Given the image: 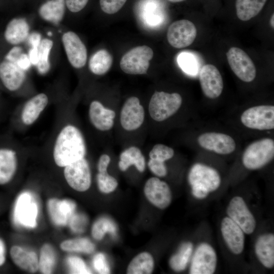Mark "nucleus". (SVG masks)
<instances>
[{
	"label": "nucleus",
	"mask_w": 274,
	"mask_h": 274,
	"mask_svg": "<svg viewBox=\"0 0 274 274\" xmlns=\"http://www.w3.org/2000/svg\"><path fill=\"white\" fill-rule=\"evenodd\" d=\"M200 146L216 153L226 155L232 153L236 144L233 139L229 135L219 132H206L197 139Z\"/></svg>",
	"instance_id": "nucleus-18"
},
{
	"label": "nucleus",
	"mask_w": 274,
	"mask_h": 274,
	"mask_svg": "<svg viewBox=\"0 0 274 274\" xmlns=\"http://www.w3.org/2000/svg\"><path fill=\"white\" fill-rule=\"evenodd\" d=\"M154 261L152 256L148 252H142L135 256L127 268L128 274H149L153 270Z\"/></svg>",
	"instance_id": "nucleus-31"
},
{
	"label": "nucleus",
	"mask_w": 274,
	"mask_h": 274,
	"mask_svg": "<svg viewBox=\"0 0 274 274\" xmlns=\"http://www.w3.org/2000/svg\"><path fill=\"white\" fill-rule=\"evenodd\" d=\"M89 0H65L66 7L72 13H77L83 10Z\"/></svg>",
	"instance_id": "nucleus-44"
},
{
	"label": "nucleus",
	"mask_w": 274,
	"mask_h": 274,
	"mask_svg": "<svg viewBox=\"0 0 274 274\" xmlns=\"http://www.w3.org/2000/svg\"><path fill=\"white\" fill-rule=\"evenodd\" d=\"M17 154L8 147L0 148V185L7 184L14 177L17 167Z\"/></svg>",
	"instance_id": "nucleus-25"
},
{
	"label": "nucleus",
	"mask_w": 274,
	"mask_h": 274,
	"mask_svg": "<svg viewBox=\"0 0 274 274\" xmlns=\"http://www.w3.org/2000/svg\"><path fill=\"white\" fill-rule=\"evenodd\" d=\"M47 35H48V36L51 37L52 35V33L51 31H49V32H48Z\"/></svg>",
	"instance_id": "nucleus-53"
},
{
	"label": "nucleus",
	"mask_w": 274,
	"mask_h": 274,
	"mask_svg": "<svg viewBox=\"0 0 274 274\" xmlns=\"http://www.w3.org/2000/svg\"><path fill=\"white\" fill-rule=\"evenodd\" d=\"M48 212L57 225H64L71 220L76 209L75 203L69 200L50 199L47 203Z\"/></svg>",
	"instance_id": "nucleus-23"
},
{
	"label": "nucleus",
	"mask_w": 274,
	"mask_h": 274,
	"mask_svg": "<svg viewBox=\"0 0 274 274\" xmlns=\"http://www.w3.org/2000/svg\"><path fill=\"white\" fill-rule=\"evenodd\" d=\"M274 157V141L269 138L256 141L245 149L242 157L244 166L247 169L261 168L269 163Z\"/></svg>",
	"instance_id": "nucleus-4"
},
{
	"label": "nucleus",
	"mask_w": 274,
	"mask_h": 274,
	"mask_svg": "<svg viewBox=\"0 0 274 274\" xmlns=\"http://www.w3.org/2000/svg\"><path fill=\"white\" fill-rule=\"evenodd\" d=\"M30 47L38 48L42 40L41 35L37 31L30 33L27 39Z\"/></svg>",
	"instance_id": "nucleus-48"
},
{
	"label": "nucleus",
	"mask_w": 274,
	"mask_h": 274,
	"mask_svg": "<svg viewBox=\"0 0 274 274\" xmlns=\"http://www.w3.org/2000/svg\"><path fill=\"white\" fill-rule=\"evenodd\" d=\"M217 257L216 251L208 243H202L196 248L192 258L189 273L212 274L216 270Z\"/></svg>",
	"instance_id": "nucleus-12"
},
{
	"label": "nucleus",
	"mask_w": 274,
	"mask_h": 274,
	"mask_svg": "<svg viewBox=\"0 0 274 274\" xmlns=\"http://www.w3.org/2000/svg\"><path fill=\"white\" fill-rule=\"evenodd\" d=\"M67 262L72 273H91L84 261L80 258L75 256L68 257Z\"/></svg>",
	"instance_id": "nucleus-41"
},
{
	"label": "nucleus",
	"mask_w": 274,
	"mask_h": 274,
	"mask_svg": "<svg viewBox=\"0 0 274 274\" xmlns=\"http://www.w3.org/2000/svg\"><path fill=\"white\" fill-rule=\"evenodd\" d=\"M26 79V72L21 68L17 61L4 58L0 62V80L9 91L18 90Z\"/></svg>",
	"instance_id": "nucleus-17"
},
{
	"label": "nucleus",
	"mask_w": 274,
	"mask_h": 274,
	"mask_svg": "<svg viewBox=\"0 0 274 274\" xmlns=\"http://www.w3.org/2000/svg\"><path fill=\"white\" fill-rule=\"evenodd\" d=\"M65 7V0H48L39 7L38 13L44 21L57 25L63 19Z\"/></svg>",
	"instance_id": "nucleus-27"
},
{
	"label": "nucleus",
	"mask_w": 274,
	"mask_h": 274,
	"mask_svg": "<svg viewBox=\"0 0 274 274\" xmlns=\"http://www.w3.org/2000/svg\"><path fill=\"white\" fill-rule=\"evenodd\" d=\"M145 118V109L139 98L132 96L126 99L119 113L121 127L126 131L136 130L142 126Z\"/></svg>",
	"instance_id": "nucleus-7"
},
{
	"label": "nucleus",
	"mask_w": 274,
	"mask_h": 274,
	"mask_svg": "<svg viewBox=\"0 0 274 274\" xmlns=\"http://www.w3.org/2000/svg\"><path fill=\"white\" fill-rule=\"evenodd\" d=\"M49 98L44 93L33 96L24 105L20 114L22 122L25 125L33 124L47 106Z\"/></svg>",
	"instance_id": "nucleus-21"
},
{
	"label": "nucleus",
	"mask_w": 274,
	"mask_h": 274,
	"mask_svg": "<svg viewBox=\"0 0 274 274\" xmlns=\"http://www.w3.org/2000/svg\"><path fill=\"white\" fill-rule=\"evenodd\" d=\"M167 1L169 2L175 3H179V2H183L185 0H167Z\"/></svg>",
	"instance_id": "nucleus-52"
},
{
	"label": "nucleus",
	"mask_w": 274,
	"mask_h": 274,
	"mask_svg": "<svg viewBox=\"0 0 274 274\" xmlns=\"http://www.w3.org/2000/svg\"><path fill=\"white\" fill-rule=\"evenodd\" d=\"M113 57L107 50L101 49L95 52L90 57L88 66L90 72L95 75H103L111 67Z\"/></svg>",
	"instance_id": "nucleus-29"
},
{
	"label": "nucleus",
	"mask_w": 274,
	"mask_h": 274,
	"mask_svg": "<svg viewBox=\"0 0 274 274\" xmlns=\"http://www.w3.org/2000/svg\"><path fill=\"white\" fill-rule=\"evenodd\" d=\"M96 181L99 190L104 193L112 192L118 185L117 180L108 173V170L98 172Z\"/></svg>",
	"instance_id": "nucleus-37"
},
{
	"label": "nucleus",
	"mask_w": 274,
	"mask_h": 274,
	"mask_svg": "<svg viewBox=\"0 0 274 274\" xmlns=\"http://www.w3.org/2000/svg\"><path fill=\"white\" fill-rule=\"evenodd\" d=\"M60 248L65 251L90 254L93 252L94 245L87 238H78L63 242Z\"/></svg>",
	"instance_id": "nucleus-35"
},
{
	"label": "nucleus",
	"mask_w": 274,
	"mask_h": 274,
	"mask_svg": "<svg viewBox=\"0 0 274 274\" xmlns=\"http://www.w3.org/2000/svg\"><path fill=\"white\" fill-rule=\"evenodd\" d=\"M226 56L231 70L239 79L245 82L254 80L256 75V67L244 50L238 47H231Z\"/></svg>",
	"instance_id": "nucleus-8"
},
{
	"label": "nucleus",
	"mask_w": 274,
	"mask_h": 274,
	"mask_svg": "<svg viewBox=\"0 0 274 274\" xmlns=\"http://www.w3.org/2000/svg\"><path fill=\"white\" fill-rule=\"evenodd\" d=\"M134 165L140 173L146 168V160L141 149L135 146H130L122 151L119 155L118 167L122 172H125Z\"/></svg>",
	"instance_id": "nucleus-26"
},
{
	"label": "nucleus",
	"mask_w": 274,
	"mask_h": 274,
	"mask_svg": "<svg viewBox=\"0 0 274 274\" xmlns=\"http://www.w3.org/2000/svg\"><path fill=\"white\" fill-rule=\"evenodd\" d=\"M71 225L73 230L79 231L83 229L85 219L79 216H73L71 219Z\"/></svg>",
	"instance_id": "nucleus-47"
},
{
	"label": "nucleus",
	"mask_w": 274,
	"mask_h": 274,
	"mask_svg": "<svg viewBox=\"0 0 274 274\" xmlns=\"http://www.w3.org/2000/svg\"><path fill=\"white\" fill-rule=\"evenodd\" d=\"M54 45L53 41L48 38L42 39L38 47L39 61L36 66L41 75L47 74L50 70V55Z\"/></svg>",
	"instance_id": "nucleus-33"
},
{
	"label": "nucleus",
	"mask_w": 274,
	"mask_h": 274,
	"mask_svg": "<svg viewBox=\"0 0 274 274\" xmlns=\"http://www.w3.org/2000/svg\"><path fill=\"white\" fill-rule=\"evenodd\" d=\"M17 65L22 70L27 71L32 65L27 54L22 52L17 60Z\"/></svg>",
	"instance_id": "nucleus-45"
},
{
	"label": "nucleus",
	"mask_w": 274,
	"mask_h": 274,
	"mask_svg": "<svg viewBox=\"0 0 274 274\" xmlns=\"http://www.w3.org/2000/svg\"><path fill=\"white\" fill-rule=\"evenodd\" d=\"M174 154L175 152L172 148L162 144H157L154 145L150 151L149 157L165 162L173 158Z\"/></svg>",
	"instance_id": "nucleus-38"
},
{
	"label": "nucleus",
	"mask_w": 274,
	"mask_h": 274,
	"mask_svg": "<svg viewBox=\"0 0 274 274\" xmlns=\"http://www.w3.org/2000/svg\"><path fill=\"white\" fill-rule=\"evenodd\" d=\"M56 261V256L53 248L49 244L44 245L41 250L39 260V268L45 274L52 272Z\"/></svg>",
	"instance_id": "nucleus-34"
},
{
	"label": "nucleus",
	"mask_w": 274,
	"mask_h": 274,
	"mask_svg": "<svg viewBox=\"0 0 274 274\" xmlns=\"http://www.w3.org/2000/svg\"><path fill=\"white\" fill-rule=\"evenodd\" d=\"M93 264L94 268L99 273L106 274L110 272L105 256L102 253H98L95 255L93 260Z\"/></svg>",
	"instance_id": "nucleus-43"
},
{
	"label": "nucleus",
	"mask_w": 274,
	"mask_h": 274,
	"mask_svg": "<svg viewBox=\"0 0 274 274\" xmlns=\"http://www.w3.org/2000/svg\"><path fill=\"white\" fill-rule=\"evenodd\" d=\"M6 260V247L4 242L0 239V266L2 265Z\"/></svg>",
	"instance_id": "nucleus-50"
},
{
	"label": "nucleus",
	"mask_w": 274,
	"mask_h": 274,
	"mask_svg": "<svg viewBox=\"0 0 274 274\" xmlns=\"http://www.w3.org/2000/svg\"><path fill=\"white\" fill-rule=\"evenodd\" d=\"M267 0H236V15L239 19L246 21L257 15Z\"/></svg>",
	"instance_id": "nucleus-30"
},
{
	"label": "nucleus",
	"mask_w": 274,
	"mask_h": 274,
	"mask_svg": "<svg viewBox=\"0 0 274 274\" xmlns=\"http://www.w3.org/2000/svg\"><path fill=\"white\" fill-rule=\"evenodd\" d=\"M255 253L260 263L267 268L274 265V235L269 233L261 235L255 244Z\"/></svg>",
	"instance_id": "nucleus-24"
},
{
	"label": "nucleus",
	"mask_w": 274,
	"mask_h": 274,
	"mask_svg": "<svg viewBox=\"0 0 274 274\" xmlns=\"http://www.w3.org/2000/svg\"><path fill=\"white\" fill-rule=\"evenodd\" d=\"M178 64L186 73L194 75L196 73L197 64L194 56L188 52H182L178 57Z\"/></svg>",
	"instance_id": "nucleus-39"
},
{
	"label": "nucleus",
	"mask_w": 274,
	"mask_h": 274,
	"mask_svg": "<svg viewBox=\"0 0 274 274\" xmlns=\"http://www.w3.org/2000/svg\"><path fill=\"white\" fill-rule=\"evenodd\" d=\"M10 255L14 263L24 270L35 272L39 269L38 257L33 251H28L14 246L11 249Z\"/></svg>",
	"instance_id": "nucleus-28"
},
{
	"label": "nucleus",
	"mask_w": 274,
	"mask_h": 274,
	"mask_svg": "<svg viewBox=\"0 0 274 274\" xmlns=\"http://www.w3.org/2000/svg\"><path fill=\"white\" fill-rule=\"evenodd\" d=\"M115 111L106 107L100 101H92L88 108V117L91 125L98 131L106 132L114 126Z\"/></svg>",
	"instance_id": "nucleus-19"
},
{
	"label": "nucleus",
	"mask_w": 274,
	"mask_h": 274,
	"mask_svg": "<svg viewBox=\"0 0 274 274\" xmlns=\"http://www.w3.org/2000/svg\"><path fill=\"white\" fill-rule=\"evenodd\" d=\"M197 30L190 21L182 19L173 22L168 27L167 39L169 44L176 48L190 46L195 40Z\"/></svg>",
	"instance_id": "nucleus-13"
},
{
	"label": "nucleus",
	"mask_w": 274,
	"mask_h": 274,
	"mask_svg": "<svg viewBox=\"0 0 274 274\" xmlns=\"http://www.w3.org/2000/svg\"><path fill=\"white\" fill-rule=\"evenodd\" d=\"M241 120L249 128L260 130L274 128V106L260 105L251 107L242 114Z\"/></svg>",
	"instance_id": "nucleus-6"
},
{
	"label": "nucleus",
	"mask_w": 274,
	"mask_h": 274,
	"mask_svg": "<svg viewBox=\"0 0 274 274\" xmlns=\"http://www.w3.org/2000/svg\"><path fill=\"white\" fill-rule=\"evenodd\" d=\"M193 249V244L190 242L182 243L177 252L170 258V267L175 271H181L187 267Z\"/></svg>",
	"instance_id": "nucleus-32"
},
{
	"label": "nucleus",
	"mask_w": 274,
	"mask_h": 274,
	"mask_svg": "<svg viewBox=\"0 0 274 274\" xmlns=\"http://www.w3.org/2000/svg\"><path fill=\"white\" fill-rule=\"evenodd\" d=\"M30 26L24 18L12 19L7 24L4 36L7 43L18 46L27 40L30 34Z\"/></svg>",
	"instance_id": "nucleus-22"
},
{
	"label": "nucleus",
	"mask_w": 274,
	"mask_h": 274,
	"mask_svg": "<svg viewBox=\"0 0 274 274\" xmlns=\"http://www.w3.org/2000/svg\"><path fill=\"white\" fill-rule=\"evenodd\" d=\"M222 237L230 251L234 254L242 253L245 246L243 230L228 217L222 219L221 223Z\"/></svg>",
	"instance_id": "nucleus-20"
},
{
	"label": "nucleus",
	"mask_w": 274,
	"mask_h": 274,
	"mask_svg": "<svg viewBox=\"0 0 274 274\" xmlns=\"http://www.w3.org/2000/svg\"><path fill=\"white\" fill-rule=\"evenodd\" d=\"M188 180L193 196L199 199L206 198L211 192L218 189L221 181L216 169L200 163H196L191 167Z\"/></svg>",
	"instance_id": "nucleus-2"
},
{
	"label": "nucleus",
	"mask_w": 274,
	"mask_h": 274,
	"mask_svg": "<svg viewBox=\"0 0 274 274\" xmlns=\"http://www.w3.org/2000/svg\"><path fill=\"white\" fill-rule=\"evenodd\" d=\"M63 173L66 182L73 189L84 192L90 188L91 174L85 157L65 166Z\"/></svg>",
	"instance_id": "nucleus-9"
},
{
	"label": "nucleus",
	"mask_w": 274,
	"mask_h": 274,
	"mask_svg": "<svg viewBox=\"0 0 274 274\" xmlns=\"http://www.w3.org/2000/svg\"><path fill=\"white\" fill-rule=\"evenodd\" d=\"M28 55L31 64L36 66L39 61L38 48L30 47Z\"/></svg>",
	"instance_id": "nucleus-49"
},
{
	"label": "nucleus",
	"mask_w": 274,
	"mask_h": 274,
	"mask_svg": "<svg viewBox=\"0 0 274 274\" xmlns=\"http://www.w3.org/2000/svg\"><path fill=\"white\" fill-rule=\"evenodd\" d=\"M111 162L110 156L107 154H101L98 158L97 169L98 172L108 170Z\"/></svg>",
	"instance_id": "nucleus-46"
},
{
	"label": "nucleus",
	"mask_w": 274,
	"mask_h": 274,
	"mask_svg": "<svg viewBox=\"0 0 274 274\" xmlns=\"http://www.w3.org/2000/svg\"><path fill=\"white\" fill-rule=\"evenodd\" d=\"M38 213L37 203L28 192L21 194L17 199L14 209V219L17 224L34 228L37 225Z\"/></svg>",
	"instance_id": "nucleus-15"
},
{
	"label": "nucleus",
	"mask_w": 274,
	"mask_h": 274,
	"mask_svg": "<svg viewBox=\"0 0 274 274\" xmlns=\"http://www.w3.org/2000/svg\"><path fill=\"white\" fill-rule=\"evenodd\" d=\"M182 104V96L178 93L155 91L150 99L148 112L153 120L162 122L174 115Z\"/></svg>",
	"instance_id": "nucleus-3"
},
{
	"label": "nucleus",
	"mask_w": 274,
	"mask_h": 274,
	"mask_svg": "<svg viewBox=\"0 0 274 274\" xmlns=\"http://www.w3.org/2000/svg\"><path fill=\"white\" fill-rule=\"evenodd\" d=\"M147 165L150 170L157 177H163L167 175V170L164 162L149 158Z\"/></svg>",
	"instance_id": "nucleus-42"
},
{
	"label": "nucleus",
	"mask_w": 274,
	"mask_h": 274,
	"mask_svg": "<svg viewBox=\"0 0 274 274\" xmlns=\"http://www.w3.org/2000/svg\"><path fill=\"white\" fill-rule=\"evenodd\" d=\"M116 231V226L112 220L106 218H101L93 225L91 233L94 238L100 240L106 233L115 234Z\"/></svg>",
	"instance_id": "nucleus-36"
},
{
	"label": "nucleus",
	"mask_w": 274,
	"mask_h": 274,
	"mask_svg": "<svg viewBox=\"0 0 274 274\" xmlns=\"http://www.w3.org/2000/svg\"><path fill=\"white\" fill-rule=\"evenodd\" d=\"M226 213L227 217L239 226L245 233L250 234L254 231L256 220L242 197L236 196L230 200Z\"/></svg>",
	"instance_id": "nucleus-10"
},
{
	"label": "nucleus",
	"mask_w": 274,
	"mask_h": 274,
	"mask_svg": "<svg viewBox=\"0 0 274 274\" xmlns=\"http://www.w3.org/2000/svg\"><path fill=\"white\" fill-rule=\"evenodd\" d=\"M52 150L54 161L60 167L85 157L87 146L81 130L72 124L63 126L56 136Z\"/></svg>",
	"instance_id": "nucleus-1"
},
{
	"label": "nucleus",
	"mask_w": 274,
	"mask_h": 274,
	"mask_svg": "<svg viewBox=\"0 0 274 274\" xmlns=\"http://www.w3.org/2000/svg\"><path fill=\"white\" fill-rule=\"evenodd\" d=\"M61 42L70 64L76 69L84 67L87 60V50L78 35L72 31H66L62 35Z\"/></svg>",
	"instance_id": "nucleus-11"
},
{
	"label": "nucleus",
	"mask_w": 274,
	"mask_h": 274,
	"mask_svg": "<svg viewBox=\"0 0 274 274\" xmlns=\"http://www.w3.org/2000/svg\"><path fill=\"white\" fill-rule=\"evenodd\" d=\"M153 55V50L148 46L135 47L122 57L120 62V68L123 72L129 75L145 74Z\"/></svg>",
	"instance_id": "nucleus-5"
},
{
	"label": "nucleus",
	"mask_w": 274,
	"mask_h": 274,
	"mask_svg": "<svg viewBox=\"0 0 274 274\" xmlns=\"http://www.w3.org/2000/svg\"><path fill=\"white\" fill-rule=\"evenodd\" d=\"M144 192L147 199L158 209H165L172 202V195L169 186L157 177H151L146 181Z\"/></svg>",
	"instance_id": "nucleus-14"
},
{
	"label": "nucleus",
	"mask_w": 274,
	"mask_h": 274,
	"mask_svg": "<svg viewBox=\"0 0 274 274\" xmlns=\"http://www.w3.org/2000/svg\"><path fill=\"white\" fill-rule=\"evenodd\" d=\"M273 20H274V15L272 14V15L271 16L270 19V23L271 26L273 28L274 27V23H273Z\"/></svg>",
	"instance_id": "nucleus-51"
},
{
	"label": "nucleus",
	"mask_w": 274,
	"mask_h": 274,
	"mask_svg": "<svg viewBox=\"0 0 274 274\" xmlns=\"http://www.w3.org/2000/svg\"><path fill=\"white\" fill-rule=\"evenodd\" d=\"M127 0H99L101 10L108 14L118 12L125 4Z\"/></svg>",
	"instance_id": "nucleus-40"
},
{
	"label": "nucleus",
	"mask_w": 274,
	"mask_h": 274,
	"mask_svg": "<svg viewBox=\"0 0 274 274\" xmlns=\"http://www.w3.org/2000/svg\"><path fill=\"white\" fill-rule=\"evenodd\" d=\"M199 82L202 92L209 98L218 97L223 91V81L218 68L213 64L204 65L201 68Z\"/></svg>",
	"instance_id": "nucleus-16"
}]
</instances>
